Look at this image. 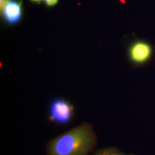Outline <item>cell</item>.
<instances>
[{
	"instance_id": "cell-1",
	"label": "cell",
	"mask_w": 155,
	"mask_h": 155,
	"mask_svg": "<svg viewBox=\"0 0 155 155\" xmlns=\"http://www.w3.org/2000/svg\"><path fill=\"white\" fill-rule=\"evenodd\" d=\"M98 142L92 124L83 122L50 139L46 145L45 155H90Z\"/></svg>"
},
{
	"instance_id": "cell-2",
	"label": "cell",
	"mask_w": 155,
	"mask_h": 155,
	"mask_svg": "<svg viewBox=\"0 0 155 155\" xmlns=\"http://www.w3.org/2000/svg\"><path fill=\"white\" fill-rule=\"evenodd\" d=\"M75 117V107L72 103L62 97L50 101L48 107V120L56 126L64 127L72 122Z\"/></svg>"
},
{
	"instance_id": "cell-3",
	"label": "cell",
	"mask_w": 155,
	"mask_h": 155,
	"mask_svg": "<svg viewBox=\"0 0 155 155\" xmlns=\"http://www.w3.org/2000/svg\"><path fill=\"white\" fill-rule=\"evenodd\" d=\"M151 45L142 40L133 42L128 49L129 58L133 63L142 64L149 61L152 55Z\"/></svg>"
},
{
	"instance_id": "cell-4",
	"label": "cell",
	"mask_w": 155,
	"mask_h": 155,
	"mask_svg": "<svg viewBox=\"0 0 155 155\" xmlns=\"http://www.w3.org/2000/svg\"><path fill=\"white\" fill-rule=\"evenodd\" d=\"M4 21L9 25H15L20 22L23 15L21 1L9 0L1 11Z\"/></svg>"
},
{
	"instance_id": "cell-5",
	"label": "cell",
	"mask_w": 155,
	"mask_h": 155,
	"mask_svg": "<svg viewBox=\"0 0 155 155\" xmlns=\"http://www.w3.org/2000/svg\"><path fill=\"white\" fill-rule=\"evenodd\" d=\"M93 155H127L113 148H102L95 152Z\"/></svg>"
},
{
	"instance_id": "cell-6",
	"label": "cell",
	"mask_w": 155,
	"mask_h": 155,
	"mask_svg": "<svg viewBox=\"0 0 155 155\" xmlns=\"http://www.w3.org/2000/svg\"><path fill=\"white\" fill-rule=\"evenodd\" d=\"M45 5L47 7H54L58 3L59 0H44Z\"/></svg>"
},
{
	"instance_id": "cell-7",
	"label": "cell",
	"mask_w": 155,
	"mask_h": 155,
	"mask_svg": "<svg viewBox=\"0 0 155 155\" xmlns=\"http://www.w3.org/2000/svg\"><path fill=\"white\" fill-rule=\"evenodd\" d=\"M9 1V0H0V9L1 11L4 8L6 4Z\"/></svg>"
},
{
	"instance_id": "cell-8",
	"label": "cell",
	"mask_w": 155,
	"mask_h": 155,
	"mask_svg": "<svg viewBox=\"0 0 155 155\" xmlns=\"http://www.w3.org/2000/svg\"><path fill=\"white\" fill-rule=\"evenodd\" d=\"M44 0H30V1L32 3H35V4H40Z\"/></svg>"
}]
</instances>
